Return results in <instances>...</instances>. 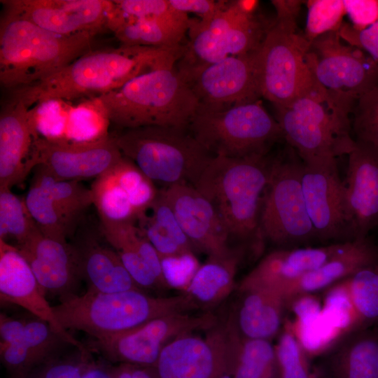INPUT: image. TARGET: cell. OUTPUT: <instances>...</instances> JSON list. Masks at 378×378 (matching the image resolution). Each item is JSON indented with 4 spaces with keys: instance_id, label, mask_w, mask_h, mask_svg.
Wrapping results in <instances>:
<instances>
[{
    "instance_id": "1",
    "label": "cell",
    "mask_w": 378,
    "mask_h": 378,
    "mask_svg": "<svg viewBox=\"0 0 378 378\" xmlns=\"http://www.w3.org/2000/svg\"><path fill=\"white\" fill-rule=\"evenodd\" d=\"M184 51L183 44L169 47L120 44L115 48L92 49L48 78L13 90L12 95L29 108L53 100L97 97L143 74L174 68Z\"/></svg>"
},
{
    "instance_id": "2",
    "label": "cell",
    "mask_w": 378,
    "mask_h": 378,
    "mask_svg": "<svg viewBox=\"0 0 378 378\" xmlns=\"http://www.w3.org/2000/svg\"><path fill=\"white\" fill-rule=\"evenodd\" d=\"M272 160L266 155L242 158L213 156L192 185L214 206L229 237L262 248L260 214Z\"/></svg>"
},
{
    "instance_id": "3",
    "label": "cell",
    "mask_w": 378,
    "mask_h": 378,
    "mask_svg": "<svg viewBox=\"0 0 378 378\" xmlns=\"http://www.w3.org/2000/svg\"><path fill=\"white\" fill-rule=\"evenodd\" d=\"M95 100L103 117L122 130L146 126L187 129L198 107L176 66L143 74Z\"/></svg>"
},
{
    "instance_id": "4",
    "label": "cell",
    "mask_w": 378,
    "mask_h": 378,
    "mask_svg": "<svg viewBox=\"0 0 378 378\" xmlns=\"http://www.w3.org/2000/svg\"><path fill=\"white\" fill-rule=\"evenodd\" d=\"M93 36H62L4 11L0 20V83L12 90L42 80L92 50Z\"/></svg>"
},
{
    "instance_id": "5",
    "label": "cell",
    "mask_w": 378,
    "mask_h": 378,
    "mask_svg": "<svg viewBox=\"0 0 378 378\" xmlns=\"http://www.w3.org/2000/svg\"><path fill=\"white\" fill-rule=\"evenodd\" d=\"M197 308L185 293L152 296L141 289L115 293L86 290L52 306L65 330L82 331L93 340L109 338L164 315Z\"/></svg>"
},
{
    "instance_id": "6",
    "label": "cell",
    "mask_w": 378,
    "mask_h": 378,
    "mask_svg": "<svg viewBox=\"0 0 378 378\" xmlns=\"http://www.w3.org/2000/svg\"><path fill=\"white\" fill-rule=\"evenodd\" d=\"M319 84V83H318ZM355 103L340 98L320 84L285 106H274L284 137L307 165L337 162L355 145L349 115Z\"/></svg>"
},
{
    "instance_id": "7",
    "label": "cell",
    "mask_w": 378,
    "mask_h": 378,
    "mask_svg": "<svg viewBox=\"0 0 378 378\" xmlns=\"http://www.w3.org/2000/svg\"><path fill=\"white\" fill-rule=\"evenodd\" d=\"M114 138L125 157L164 187L193 185L213 157L185 128L141 127L122 130Z\"/></svg>"
},
{
    "instance_id": "8",
    "label": "cell",
    "mask_w": 378,
    "mask_h": 378,
    "mask_svg": "<svg viewBox=\"0 0 378 378\" xmlns=\"http://www.w3.org/2000/svg\"><path fill=\"white\" fill-rule=\"evenodd\" d=\"M187 130L213 156L231 158L266 155L284 137L259 100L223 110L197 108Z\"/></svg>"
},
{
    "instance_id": "9",
    "label": "cell",
    "mask_w": 378,
    "mask_h": 378,
    "mask_svg": "<svg viewBox=\"0 0 378 378\" xmlns=\"http://www.w3.org/2000/svg\"><path fill=\"white\" fill-rule=\"evenodd\" d=\"M303 163L274 160L264 192L260 227L263 241L284 248L316 239L307 213L301 176Z\"/></svg>"
},
{
    "instance_id": "10",
    "label": "cell",
    "mask_w": 378,
    "mask_h": 378,
    "mask_svg": "<svg viewBox=\"0 0 378 378\" xmlns=\"http://www.w3.org/2000/svg\"><path fill=\"white\" fill-rule=\"evenodd\" d=\"M310 45L297 29L274 19L258 50L261 96L274 106L287 105L318 87L306 59Z\"/></svg>"
},
{
    "instance_id": "11",
    "label": "cell",
    "mask_w": 378,
    "mask_h": 378,
    "mask_svg": "<svg viewBox=\"0 0 378 378\" xmlns=\"http://www.w3.org/2000/svg\"><path fill=\"white\" fill-rule=\"evenodd\" d=\"M219 321L211 313L192 315L174 313L155 318L124 333L103 340H93L90 349L99 352L108 363L154 367L169 342L197 330H207Z\"/></svg>"
},
{
    "instance_id": "12",
    "label": "cell",
    "mask_w": 378,
    "mask_h": 378,
    "mask_svg": "<svg viewBox=\"0 0 378 378\" xmlns=\"http://www.w3.org/2000/svg\"><path fill=\"white\" fill-rule=\"evenodd\" d=\"M306 59L314 79L342 99L356 103L378 84V64L361 49L344 42L339 31L314 40Z\"/></svg>"
},
{
    "instance_id": "13",
    "label": "cell",
    "mask_w": 378,
    "mask_h": 378,
    "mask_svg": "<svg viewBox=\"0 0 378 378\" xmlns=\"http://www.w3.org/2000/svg\"><path fill=\"white\" fill-rule=\"evenodd\" d=\"M258 50L204 66L176 68L197 99V108L227 109L258 101L262 97Z\"/></svg>"
},
{
    "instance_id": "14",
    "label": "cell",
    "mask_w": 378,
    "mask_h": 378,
    "mask_svg": "<svg viewBox=\"0 0 378 378\" xmlns=\"http://www.w3.org/2000/svg\"><path fill=\"white\" fill-rule=\"evenodd\" d=\"M4 11L56 34L94 36L110 30L116 15L113 0H1Z\"/></svg>"
},
{
    "instance_id": "15",
    "label": "cell",
    "mask_w": 378,
    "mask_h": 378,
    "mask_svg": "<svg viewBox=\"0 0 378 378\" xmlns=\"http://www.w3.org/2000/svg\"><path fill=\"white\" fill-rule=\"evenodd\" d=\"M227 353V326L219 321L204 336L191 332L169 342L154 368L159 378H224Z\"/></svg>"
},
{
    "instance_id": "16",
    "label": "cell",
    "mask_w": 378,
    "mask_h": 378,
    "mask_svg": "<svg viewBox=\"0 0 378 378\" xmlns=\"http://www.w3.org/2000/svg\"><path fill=\"white\" fill-rule=\"evenodd\" d=\"M123 157L114 135L77 142L39 136L36 166L59 180L94 179L115 165Z\"/></svg>"
},
{
    "instance_id": "17",
    "label": "cell",
    "mask_w": 378,
    "mask_h": 378,
    "mask_svg": "<svg viewBox=\"0 0 378 378\" xmlns=\"http://www.w3.org/2000/svg\"><path fill=\"white\" fill-rule=\"evenodd\" d=\"M160 192L194 248L208 258L228 257L237 251L230 246L227 232L212 204L192 185L174 184Z\"/></svg>"
},
{
    "instance_id": "18",
    "label": "cell",
    "mask_w": 378,
    "mask_h": 378,
    "mask_svg": "<svg viewBox=\"0 0 378 378\" xmlns=\"http://www.w3.org/2000/svg\"><path fill=\"white\" fill-rule=\"evenodd\" d=\"M301 183L316 239L352 240L346 222L344 185L337 162L314 166L303 163Z\"/></svg>"
},
{
    "instance_id": "19",
    "label": "cell",
    "mask_w": 378,
    "mask_h": 378,
    "mask_svg": "<svg viewBox=\"0 0 378 378\" xmlns=\"http://www.w3.org/2000/svg\"><path fill=\"white\" fill-rule=\"evenodd\" d=\"M38 137L34 111L12 95L0 113V189L22 183L36 167Z\"/></svg>"
},
{
    "instance_id": "20",
    "label": "cell",
    "mask_w": 378,
    "mask_h": 378,
    "mask_svg": "<svg viewBox=\"0 0 378 378\" xmlns=\"http://www.w3.org/2000/svg\"><path fill=\"white\" fill-rule=\"evenodd\" d=\"M347 155L344 185L348 230L352 240L365 239L378 225V149L356 141Z\"/></svg>"
},
{
    "instance_id": "21",
    "label": "cell",
    "mask_w": 378,
    "mask_h": 378,
    "mask_svg": "<svg viewBox=\"0 0 378 378\" xmlns=\"http://www.w3.org/2000/svg\"><path fill=\"white\" fill-rule=\"evenodd\" d=\"M15 247L27 261L46 297L57 298L60 302L78 295L82 279L73 244L46 236L38 230Z\"/></svg>"
},
{
    "instance_id": "22",
    "label": "cell",
    "mask_w": 378,
    "mask_h": 378,
    "mask_svg": "<svg viewBox=\"0 0 378 378\" xmlns=\"http://www.w3.org/2000/svg\"><path fill=\"white\" fill-rule=\"evenodd\" d=\"M0 298L17 304L49 323L70 344L85 349L58 322L29 265L13 245L0 240Z\"/></svg>"
},
{
    "instance_id": "23",
    "label": "cell",
    "mask_w": 378,
    "mask_h": 378,
    "mask_svg": "<svg viewBox=\"0 0 378 378\" xmlns=\"http://www.w3.org/2000/svg\"><path fill=\"white\" fill-rule=\"evenodd\" d=\"M314 378H378V325L348 330L318 359Z\"/></svg>"
},
{
    "instance_id": "24",
    "label": "cell",
    "mask_w": 378,
    "mask_h": 378,
    "mask_svg": "<svg viewBox=\"0 0 378 378\" xmlns=\"http://www.w3.org/2000/svg\"><path fill=\"white\" fill-rule=\"evenodd\" d=\"M343 243L273 251L244 277L238 288L260 287L279 293L288 284L323 265L340 249Z\"/></svg>"
},
{
    "instance_id": "25",
    "label": "cell",
    "mask_w": 378,
    "mask_h": 378,
    "mask_svg": "<svg viewBox=\"0 0 378 378\" xmlns=\"http://www.w3.org/2000/svg\"><path fill=\"white\" fill-rule=\"evenodd\" d=\"M378 264V251L367 238L344 241L323 265L283 287L279 293L287 307L295 298L330 287L360 269Z\"/></svg>"
},
{
    "instance_id": "26",
    "label": "cell",
    "mask_w": 378,
    "mask_h": 378,
    "mask_svg": "<svg viewBox=\"0 0 378 378\" xmlns=\"http://www.w3.org/2000/svg\"><path fill=\"white\" fill-rule=\"evenodd\" d=\"M237 290L239 298L228 318L241 336L271 341L281 330L287 307L285 300L267 288H238Z\"/></svg>"
},
{
    "instance_id": "27",
    "label": "cell",
    "mask_w": 378,
    "mask_h": 378,
    "mask_svg": "<svg viewBox=\"0 0 378 378\" xmlns=\"http://www.w3.org/2000/svg\"><path fill=\"white\" fill-rule=\"evenodd\" d=\"M73 246L81 279L88 286L87 290L115 293L141 289L110 245H104L93 237H87Z\"/></svg>"
},
{
    "instance_id": "28",
    "label": "cell",
    "mask_w": 378,
    "mask_h": 378,
    "mask_svg": "<svg viewBox=\"0 0 378 378\" xmlns=\"http://www.w3.org/2000/svg\"><path fill=\"white\" fill-rule=\"evenodd\" d=\"M70 344L47 322L27 319L20 339L4 349L3 359L13 378H26L38 366L65 351Z\"/></svg>"
},
{
    "instance_id": "29",
    "label": "cell",
    "mask_w": 378,
    "mask_h": 378,
    "mask_svg": "<svg viewBox=\"0 0 378 378\" xmlns=\"http://www.w3.org/2000/svg\"><path fill=\"white\" fill-rule=\"evenodd\" d=\"M227 369L224 378H281L275 346L270 340L241 336L227 318Z\"/></svg>"
},
{
    "instance_id": "30",
    "label": "cell",
    "mask_w": 378,
    "mask_h": 378,
    "mask_svg": "<svg viewBox=\"0 0 378 378\" xmlns=\"http://www.w3.org/2000/svg\"><path fill=\"white\" fill-rule=\"evenodd\" d=\"M239 251L225 258H208L201 265L183 293L197 306L212 307L227 298L234 287Z\"/></svg>"
},
{
    "instance_id": "31",
    "label": "cell",
    "mask_w": 378,
    "mask_h": 378,
    "mask_svg": "<svg viewBox=\"0 0 378 378\" xmlns=\"http://www.w3.org/2000/svg\"><path fill=\"white\" fill-rule=\"evenodd\" d=\"M188 22L167 18L130 20L124 21L113 33L121 45L176 46L182 44Z\"/></svg>"
},
{
    "instance_id": "32",
    "label": "cell",
    "mask_w": 378,
    "mask_h": 378,
    "mask_svg": "<svg viewBox=\"0 0 378 378\" xmlns=\"http://www.w3.org/2000/svg\"><path fill=\"white\" fill-rule=\"evenodd\" d=\"M24 202L31 217L43 234L66 240L73 233L79 217L57 204L38 185L31 182Z\"/></svg>"
},
{
    "instance_id": "33",
    "label": "cell",
    "mask_w": 378,
    "mask_h": 378,
    "mask_svg": "<svg viewBox=\"0 0 378 378\" xmlns=\"http://www.w3.org/2000/svg\"><path fill=\"white\" fill-rule=\"evenodd\" d=\"M343 283L354 312L351 328L378 325V264L360 269Z\"/></svg>"
},
{
    "instance_id": "34",
    "label": "cell",
    "mask_w": 378,
    "mask_h": 378,
    "mask_svg": "<svg viewBox=\"0 0 378 378\" xmlns=\"http://www.w3.org/2000/svg\"><path fill=\"white\" fill-rule=\"evenodd\" d=\"M90 189L101 225L134 223L138 220L127 194L117 181L111 168L96 178Z\"/></svg>"
},
{
    "instance_id": "35",
    "label": "cell",
    "mask_w": 378,
    "mask_h": 378,
    "mask_svg": "<svg viewBox=\"0 0 378 378\" xmlns=\"http://www.w3.org/2000/svg\"><path fill=\"white\" fill-rule=\"evenodd\" d=\"M111 170L120 186L127 194L139 220L150 209L159 190L134 162L124 155Z\"/></svg>"
},
{
    "instance_id": "36",
    "label": "cell",
    "mask_w": 378,
    "mask_h": 378,
    "mask_svg": "<svg viewBox=\"0 0 378 378\" xmlns=\"http://www.w3.org/2000/svg\"><path fill=\"white\" fill-rule=\"evenodd\" d=\"M38 230L24 199L11 189H0V240L13 239L18 246Z\"/></svg>"
},
{
    "instance_id": "37",
    "label": "cell",
    "mask_w": 378,
    "mask_h": 378,
    "mask_svg": "<svg viewBox=\"0 0 378 378\" xmlns=\"http://www.w3.org/2000/svg\"><path fill=\"white\" fill-rule=\"evenodd\" d=\"M31 182L38 185L60 206L80 217L93 205L92 193L78 181L59 180L36 167Z\"/></svg>"
},
{
    "instance_id": "38",
    "label": "cell",
    "mask_w": 378,
    "mask_h": 378,
    "mask_svg": "<svg viewBox=\"0 0 378 378\" xmlns=\"http://www.w3.org/2000/svg\"><path fill=\"white\" fill-rule=\"evenodd\" d=\"M307 16L304 36L310 43L329 32L338 31L345 13L343 0L305 1Z\"/></svg>"
},
{
    "instance_id": "39",
    "label": "cell",
    "mask_w": 378,
    "mask_h": 378,
    "mask_svg": "<svg viewBox=\"0 0 378 378\" xmlns=\"http://www.w3.org/2000/svg\"><path fill=\"white\" fill-rule=\"evenodd\" d=\"M91 352L88 346L74 347L69 352L65 350L38 366L26 378H82L93 359Z\"/></svg>"
},
{
    "instance_id": "40",
    "label": "cell",
    "mask_w": 378,
    "mask_h": 378,
    "mask_svg": "<svg viewBox=\"0 0 378 378\" xmlns=\"http://www.w3.org/2000/svg\"><path fill=\"white\" fill-rule=\"evenodd\" d=\"M352 113L354 139L378 149V84L359 97Z\"/></svg>"
},
{
    "instance_id": "41",
    "label": "cell",
    "mask_w": 378,
    "mask_h": 378,
    "mask_svg": "<svg viewBox=\"0 0 378 378\" xmlns=\"http://www.w3.org/2000/svg\"><path fill=\"white\" fill-rule=\"evenodd\" d=\"M275 350L281 378H314L302 344L290 328L282 331Z\"/></svg>"
},
{
    "instance_id": "42",
    "label": "cell",
    "mask_w": 378,
    "mask_h": 378,
    "mask_svg": "<svg viewBox=\"0 0 378 378\" xmlns=\"http://www.w3.org/2000/svg\"><path fill=\"white\" fill-rule=\"evenodd\" d=\"M113 1L118 17L116 29L124 21L130 20L167 18L189 20L188 14L174 9L168 0H113Z\"/></svg>"
},
{
    "instance_id": "43",
    "label": "cell",
    "mask_w": 378,
    "mask_h": 378,
    "mask_svg": "<svg viewBox=\"0 0 378 378\" xmlns=\"http://www.w3.org/2000/svg\"><path fill=\"white\" fill-rule=\"evenodd\" d=\"M151 215L146 214L144 218L173 239L184 251L194 253V247L182 230L177 218L160 190L158 195L152 205Z\"/></svg>"
},
{
    "instance_id": "44",
    "label": "cell",
    "mask_w": 378,
    "mask_h": 378,
    "mask_svg": "<svg viewBox=\"0 0 378 378\" xmlns=\"http://www.w3.org/2000/svg\"><path fill=\"white\" fill-rule=\"evenodd\" d=\"M164 279L171 288L186 290L200 266L194 253L161 258Z\"/></svg>"
},
{
    "instance_id": "45",
    "label": "cell",
    "mask_w": 378,
    "mask_h": 378,
    "mask_svg": "<svg viewBox=\"0 0 378 378\" xmlns=\"http://www.w3.org/2000/svg\"><path fill=\"white\" fill-rule=\"evenodd\" d=\"M339 35L344 42L361 49L378 64V20L363 29L343 22Z\"/></svg>"
},
{
    "instance_id": "46",
    "label": "cell",
    "mask_w": 378,
    "mask_h": 378,
    "mask_svg": "<svg viewBox=\"0 0 378 378\" xmlns=\"http://www.w3.org/2000/svg\"><path fill=\"white\" fill-rule=\"evenodd\" d=\"M351 25L365 29L378 20V0H343Z\"/></svg>"
},
{
    "instance_id": "47",
    "label": "cell",
    "mask_w": 378,
    "mask_h": 378,
    "mask_svg": "<svg viewBox=\"0 0 378 378\" xmlns=\"http://www.w3.org/2000/svg\"><path fill=\"white\" fill-rule=\"evenodd\" d=\"M171 6L179 12L186 14L192 13L199 19L206 20L223 9L228 1L223 0H168Z\"/></svg>"
},
{
    "instance_id": "48",
    "label": "cell",
    "mask_w": 378,
    "mask_h": 378,
    "mask_svg": "<svg viewBox=\"0 0 378 378\" xmlns=\"http://www.w3.org/2000/svg\"><path fill=\"white\" fill-rule=\"evenodd\" d=\"M272 4L276 10L274 20L283 24L297 28V20L303 1L298 0H273Z\"/></svg>"
},
{
    "instance_id": "49",
    "label": "cell",
    "mask_w": 378,
    "mask_h": 378,
    "mask_svg": "<svg viewBox=\"0 0 378 378\" xmlns=\"http://www.w3.org/2000/svg\"><path fill=\"white\" fill-rule=\"evenodd\" d=\"M27 319L16 318L3 313L0 315V345L8 344L20 339Z\"/></svg>"
},
{
    "instance_id": "50",
    "label": "cell",
    "mask_w": 378,
    "mask_h": 378,
    "mask_svg": "<svg viewBox=\"0 0 378 378\" xmlns=\"http://www.w3.org/2000/svg\"><path fill=\"white\" fill-rule=\"evenodd\" d=\"M113 378H159L154 367L121 363L112 365Z\"/></svg>"
},
{
    "instance_id": "51",
    "label": "cell",
    "mask_w": 378,
    "mask_h": 378,
    "mask_svg": "<svg viewBox=\"0 0 378 378\" xmlns=\"http://www.w3.org/2000/svg\"><path fill=\"white\" fill-rule=\"evenodd\" d=\"M112 365L103 359L94 358L87 366L82 378H113Z\"/></svg>"
},
{
    "instance_id": "52",
    "label": "cell",
    "mask_w": 378,
    "mask_h": 378,
    "mask_svg": "<svg viewBox=\"0 0 378 378\" xmlns=\"http://www.w3.org/2000/svg\"><path fill=\"white\" fill-rule=\"evenodd\" d=\"M300 298H296L295 299H293L289 304L288 305L292 303V302H295L298 304H299L300 306L302 307H310L311 305H312L314 303H315L316 302H314V300H311L310 301H307V299L305 298V295H301V296H299ZM295 307V312L300 315V316L302 318L303 316H307L309 315H314V313H316V312L318 311V304L317 305H315L314 307H312L310 308H307V313L306 312V309L305 308H302L300 307H298V306H296V305H294Z\"/></svg>"
}]
</instances>
